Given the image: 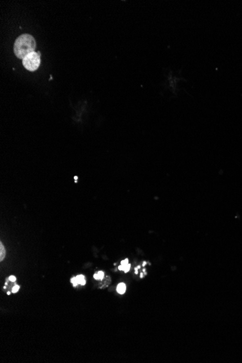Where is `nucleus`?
<instances>
[{
  "mask_svg": "<svg viewBox=\"0 0 242 363\" xmlns=\"http://www.w3.org/2000/svg\"><path fill=\"white\" fill-rule=\"evenodd\" d=\"M19 289H20V286H19L18 285H15L13 288H12V293H17V292L19 291Z\"/></svg>",
  "mask_w": 242,
  "mask_h": 363,
  "instance_id": "9",
  "label": "nucleus"
},
{
  "mask_svg": "<svg viewBox=\"0 0 242 363\" xmlns=\"http://www.w3.org/2000/svg\"><path fill=\"white\" fill-rule=\"evenodd\" d=\"M40 63L41 60L39 52L33 51V52L28 55L23 60V65L24 66V68L31 72H33L37 70L38 67H39Z\"/></svg>",
  "mask_w": 242,
  "mask_h": 363,
  "instance_id": "2",
  "label": "nucleus"
},
{
  "mask_svg": "<svg viewBox=\"0 0 242 363\" xmlns=\"http://www.w3.org/2000/svg\"><path fill=\"white\" fill-rule=\"evenodd\" d=\"M36 49V41L31 35L23 34L17 38L14 44V52L19 59L23 60Z\"/></svg>",
  "mask_w": 242,
  "mask_h": 363,
  "instance_id": "1",
  "label": "nucleus"
},
{
  "mask_svg": "<svg viewBox=\"0 0 242 363\" xmlns=\"http://www.w3.org/2000/svg\"><path fill=\"white\" fill-rule=\"evenodd\" d=\"M104 277V272L103 271H99L97 273L94 275V278L96 280H102Z\"/></svg>",
  "mask_w": 242,
  "mask_h": 363,
  "instance_id": "7",
  "label": "nucleus"
},
{
  "mask_svg": "<svg viewBox=\"0 0 242 363\" xmlns=\"http://www.w3.org/2000/svg\"><path fill=\"white\" fill-rule=\"evenodd\" d=\"M126 291V285L124 283H121L117 285V291L120 294H123Z\"/></svg>",
  "mask_w": 242,
  "mask_h": 363,
  "instance_id": "4",
  "label": "nucleus"
},
{
  "mask_svg": "<svg viewBox=\"0 0 242 363\" xmlns=\"http://www.w3.org/2000/svg\"><path fill=\"white\" fill-rule=\"evenodd\" d=\"M76 278L77 281H78V284H80L81 286H84L86 284V283L85 277L83 275H78V276H77Z\"/></svg>",
  "mask_w": 242,
  "mask_h": 363,
  "instance_id": "5",
  "label": "nucleus"
},
{
  "mask_svg": "<svg viewBox=\"0 0 242 363\" xmlns=\"http://www.w3.org/2000/svg\"><path fill=\"white\" fill-rule=\"evenodd\" d=\"M5 255H6V252H5V246L2 244V243H0V260L2 261L4 258L5 257Z\"/></svg>",
  "mask_w": 242,
  "mask_h": 363,
  "instance_id": "6",
  "label": "nucleus"
},
{
  "mask_svg": "<svg viewBox=\"0 0 242 363\" xmlns=\"http://www.w3.org/2000/svg\"><path fill=\"white\" fill-rule=\"evenodd\" d=\"M9 280L10 281H12V282H15V281H16V277L14 276H11L9 277Z\"/></svg>",
  "mask_w": 242,
  "mask_h": 363,
  "instance_id": "10",
  "label": "nucleus"
},
{
  "mask_svg": "<svg viewBox=\"0 0 242 363\" xmlns=\"http://www.w3.org/2000/svg\"><path fill=\"white\" fill-rule=\"evenodd\" d=\"M7 294H8V295H10V291H8V292H7Z\"/></svg>",
  "mask_w": 242,
  "mask_h": 363,
  "instance_id": "11",
  "label": "nucleus"
},
{
  "mask_svg": "<svg viewBox=\"0 0 242 363\" xmlns=\"http://www.w3.org/2000/svg\"><path fill=\"white\" fill-rule=\"evenodd\" d=\"M120 270H123L125 272H128L130 269V265L128 263V259H125V260L121 262V265L118 267Z\"/></svg>",
  "mask_w": 242,
  "mask_h": 363,
  "instance_id": "3",
  "label": "nucleus"
},
{
  "mask_svg": "<svg viewBox=\"0 0 242 363\" xmlns=\"http://www.w3.org/2000/svg\"><path fill=\"white\" fill-rule=\"evenodd\" d=\"M70 282H71V283H73V286H74V287H76V286L78 284V281H77L76 277H74V278H71V280H70Z\"/></svg>",
  "mask_w": 242,
  "mask_h": 363,
  "instance_id": "8",
  "label": "nucleus"
}]
</instances>
